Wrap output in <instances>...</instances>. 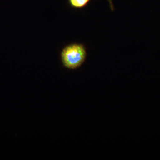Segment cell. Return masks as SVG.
<instances>
[{"label": "cell", "instance_id": "7a4b0ae2", "mask_svg": "<svg viewBox=\"0 0 160 160\" xmlns=\"http://www.w3.org/2000/svg\"><path fill=\"white\" fill-rule=\"evenodd\" d=\"M91 0H68L70 6L75 9H82L86 7Z\"/></svg>", "mask_w": 160, "mask_h": 160}, {"label": "cell", "instance_id": "3957f363", "mask_svg": "<svg viewBox=\"0 0 160 160\" xmlns=\"http://www.w3.org/2000/svg\"><path fill=\"white\" fill-rule=\"evenodd\" d=\"M108 1L109 2L110 9H111L112 11H113V10H114V6H113V4H112V0H108Z\"/></svg>", "mask_w": 160, "mask_h": 160}, {"label": "cell", "instance_id": "6da1fadb", "mask_svg": "<svg viewBox=\"0 0 160 160\" xmlns=\"http://www.w3.org/2000/svg\"><path fill=\"white\" fill-rule=\"evenodd\" d=\"M87 51L82 44L72 43L65 46L61 52L63 65L69 69H76L82 66L86 60Z\"/></svg>", "mask_w": 160, "mask_h": 160}]
</instances>
